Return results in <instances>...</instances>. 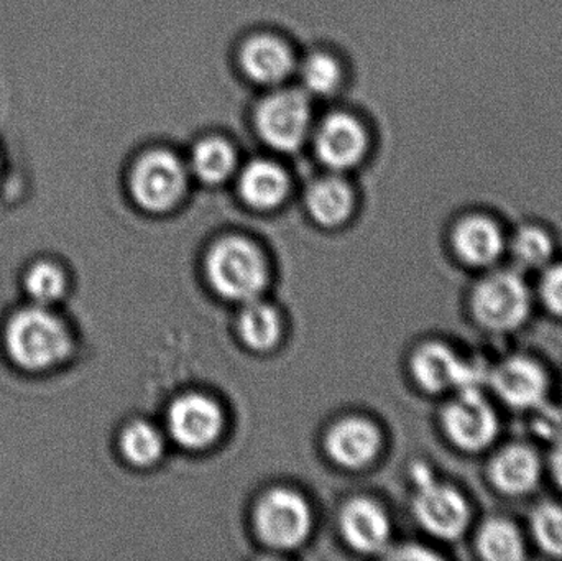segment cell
Listing matches in <instances>:
<instances>
[{"label":"cell","instance_id":"4fadbf2b","mask_svg":"<svg viewBox=\"0 0 562 561\" xmlns=\"http://www.w3.org/2000/svg\"><path fill=\"white\" fill-rule=\"evenodd\" d=\"M369 147L366 128L347 112H333L317 125L314 148L317 158L333 170L356 167Z\"/></svg>","mask_w":562,"mask_h":561},{"label":"cell","instance_id":"8992f818","mask_svg":"<svg viewBox=\"0 0 562 561\" xmlns=\"http://www.w3.org/2000/svg\"><path fill=\"white\" fill-rule=\"evenodd\" d=\"M413 513L419 526L442 542H458L474 526V506L461 487L436 480L435 474L415 484Z\"/></svg>","mask_w":562,"mask_h":561},{"label":"cell","instance_id":"4316f807","mask_svg":"<svg viewBox=\"0 0 562 561\" xmlns=\"http://www.w3.org/2000/svg\"><path fill=\"white\" fill-rule=\"evenodd\" d=\"M301 81L310 94L327 96L339 88L342 69L334 56L327 53H313L301 65Z\"/></svg>","mask_w":562,"mask_h":561},{"label":"cell","instance_id":"e0dca14e","mask_svg":"<svg viewBox=\"0 0 562 561\" xmlns=\"http://www.w3.org/2000/svg\"><path fill=\"white\" fill-rule=\"evenodd\" d=\"M558 250L557 234L544 224L528 221L508 233L507 257L521 272H540L558 259Z\"/></svg>","mask_w":562,"mask_h":561},{"label":"cell","instance_id":"5bb4252c","mask_svg":"<svg viewBox=\"0 0 562 561\" xmlns=\"http://www.w3.org/2000/svg\"><path fill=\"white\" fill-rule=\"evenodd\" d=\"M223 424V412L216 402L204 395L178 399L168 414L171 435L187 448H204L213 444L220 437Z\"/></svg>","mask_w":562,"mask_h":561},{"label":"cell","instance_id":"7402d4cb","mask_svg":"<svg viewBox=\"0 0 562 561\" xmlns=\"http://www.w3.org/2000/svg\"><path fill=\"white\" fill-rule=\"evenodd\" d=\"M530 546L550 559L562 560V497L540 501L528 516Z\"/></svg>","mask_w":562,"mask_h":561},{"label":"cell","instance_id":"d6986e66","mask_svg":"<svg viewBox=\"0 0 562 561\" xmlns=\"http://www.w3.org/2000/svg\"><path fill=\"white\" fill-rule=\"evenodd\" d=\"M344 537L353 549L375 552L390 537V524L383 510L367 500L347 504L340 517Z\"/></svg>","mask_w":562,"mask_h":561},{"label":"cell","instance_id":"9a60e30c","mask_svg":"<svg viewBox=\"0 0 562 561\" xmlns=\"http://www.w3.org/2000/svg\"><path fill=\"white\" fill-rule=\"evenodd\" d=\"M472 549L484 561H524L530 556L527 529L517 520L502 514H492L475 520Z\"/></svg>","mask_w":562,"mask_h":561},{"label":"cell","instance_id":"9c48e42d","mask_svg":"<svg viewBox=\"0 0 562 561\" xmlns=\"http://www.w3.org/2000/svg\"><path fill=\"white\" fill-rule=\"evenodd\" d=\"M257 131L266 144L280 152H294L310 137L313 109L306 92L280 89L263 98L256 112Z\"/></svg>","mask_w":562,"mask_h":561},{"label":"cell","instance_id":"8fae6325","mask_svg":"<svg viewBox=\"0 0 562 561\" xmlns=\"http://www.w3.org/2000/svg\"><path fill=\"white\" fill-rule=\"evenodd\" d=\"M187 183V168L170 150H151L142 155L131 178L135 201L154 213L173 207L183 197Z\"/></svg>","mask_w":562,"mask_h":561},{"label":"cell","instance_id":"4dcf8cb0","mask_svg":"<svg viewBox=\"0 0 562 561\" xmlns=\"http://www.w3.org/2000/svg\"><path fill=\"white\" fill-rule=\"evenodd\" d=\"M0 168H2V161H0Z\"/></svg>","mask_w":562,"mask_h":561},{"label":"cell","instance_id":"2e32d148","mask_svg":"<svg viewBox=\"0 0 562 561\" xmlns=\"http://www.w3.org/2000/svg\"><path fill=\"white\" fill-rule=\"evenodd\" d=\"M240 66L252 81L276 86L293 72L294 55L279 36L263 33L244 43Z\"/></svg>","mask_w":562,"mask_h":561},{"label":"cell","instance_id":"3957f363","mask_svg":"<svg viewBox=\"0 0 562 561\" xmlns=\"http://www.w3.org/2000/svg\"><path fill=\"white\" fill-rule=\"evenodd\" d=\"M439 420L446 440L465 457L487 455L501 440V414L487 389L452 392Z\"/></svg>","mask_w":562,"mask_h":561},{"label":"cell","instance_id":"277c9868","mask_svg":"<svg viewBox=\"0 0 562 561\" xmlns=\"http://www.w3.org/2000/svg\"><path fill=\"white\" fill-rule=\"evenodd\" d=\"M485 389L504 407L528 414L550 401L553 379L548 366L537 356L510 352L491 364Z\"/></svg>","mask_w":562,"mask_h":561},{"label":"cell","instance_id":"ba28073f","mask_svg":"<svg viewBox=\"0 0 562 561\" xmlns=\"http://www.w3.org/2000/svg\"><path fill=\"white\" fill-rule=\"evenodd\" d=\"M207 272L214 289L233 300L257 299L267 282L262 254L249 240L229 237L211 250Z\"/></svg>","mask_w":562,"mask_h":561},{"label":"cell","instance_id":"7c38bea8","mask_svg":"<svg viewBox=\"0 0 562 561\" xmlns=\"http://www.w3.org/2000/svg\"><path fill=\"white\" fill-rule=\"evenodd\" d=\"M257 527L270 546L291 549L306 539L311 527L307 504L288 490H276L260 501Z\"/></svg>","mask_w":562,"mask_h":561},{"label":"cell","instance_id":"52a82bcc","mask_svg":"<svg viewBox=\"0 0 562 561\" xmlns=\"http://www.w3.org/2000/svg\"><path fill=\"white\" fill-rule=\"evenodd\" d=\"M488 368L479 358L461 355L441 341H429L415 352L412 371L416 382L429 394H448L462 389H485Z\"/></svg>","mask_w":562,"mask_h":561},{"label":"cell","instance_id":"484cf974","mask_svg":"<svg viewBox=\"0 0 562 561\" xmlns=\"http://www.w3.org/2000/svg\"><path fill=\"white\" fill-rule=\"evenodd\" d=\"M122 453L125 455L131 463L137 467H148L154 464L164 451V440L157 428L151 427L145 422H135L128 425L122 434L121 440Z\"/></svg>","mask_w":562,"mask_h":561},{"label":"cell","instance_id":"d4e9b609","mask_svg":"<svg viewBox=\"0 0 562 561\" xmlns=\"http://www.w3.org/2000/svg\"><path fill=\"white\" fill-rule=\"evenodd\" d=\"M240 335L250 348L266 351L273 348L280 338L279 313L273 306L259 300H249L239 322Z\"/></svg>","mask_w":562,"mask_h":561},{"label":"cell","instance_id":"30bf717a","mask_svg":"<svg viewBox=\"0 0 562 561\" xmlns=\"http://www.w3.org/2000/svg\"><path fill=\"white\" fill-rule=\"evenodd\" d=\"M449 243L462 267L481 273L502 266L507 257L508 233L497 217L474 211L456 221Z\"/></svg>","mask_w":562,"mask_h":561},{"label":"cell","instance_id":"ffe728a7","mask_svg":"<svg viewBox=\"0 0 562 561\" xmlns=\"http://www.w3.org/2000/svg\"><path fill=\"white\" fill-rule=\"evenodd\" d=\"M239 188L250 206L269 210L284 200L290 180L276 161L254 160L240 173Z\"/></svg>","mask_w":562,"mask_h":561},{"label":"cell","instance_id":"1f68e13d","mask_svg":"<svg viewBox=\"0 0 562 561\" xmlns=\"http://www.w3.org/2000/svg\"><path fill=\"white\" fill-rule=\"evenodd\" d=\"M561 394H562V381H561Z\"/></svg>","mask_w":562,"mask_h":561},{"label":"cell","instance_id":"7a4b0ae2","mask_svg":"<svg viewBox=\"0 0 562 561\" xmlns=\"http://www.w3.org/2000/svg\"><path fill=\"white\" fill-rule=\"evenodd\" d=\"M3 346L16 368L45 372L69 358L72 336L52 306L32 303L10 316L3 328Z\"/></svg>","mask_w":562,"mask_h":561},{"label":"cell","instance_id":"83f0119b","mask_svg":"<svg viewBox=\"0 0 562 561\" xmlns=\"http://www.w3.org/2000/svg\"><path fill=\"white\" fill-rule=\"evenodd\" d=\"M533 290L535 300L544 313L562 322V259L560 257L538 272V282Z\"/></svg>","mask_w":562,"mask_h":561},{"label":"cell","instance_id":"44dd1931","mask_svg":"<svg viewBox=\"0 0 562 561\" xmlns=\"http://www.w3.org/2000/svg\"><path fill=\"white\" fill-rule=\"evenodd\" d=\"M307 207L317 223L336 226L347 220L353 207L349 184L337 177L321 178L307 190Z\"/></svg>","mask_w":562,"mask_h":561},{"label":"cell","instance_id":"ac0fdd59","mask_svg":"<svg viewBox=\"0 0 562 561\" xmlns=\"http://www.w3.org/2000/svg\"><path fill=\"white\" fill-rule=\"evenodd\" d=\"M380 448V435L362 418H347L330 430L327 450L333 460L347 468L366 467Z\"/></svg>","mask_w":562,"mask_h":561},{"label":"cell","instance_id":"603a6c76","mask_svg":"<svg viewBox=\"0 0 562 561\" xmlns=\"http://www.w3.org/2000/svg\"><path fill=\"white\" fill-rule=\"evenodd\" d=\"M236 167V150L224 138H203L191 152V170L204 183L216 184L227 180Z\"/></svg>","mask_w":562,"mask_h":561},{"label":"cell","instance_id":"f546056e","mask_svg":"<svg viewBox=\"0 0 562 561\" xmlns=\"http://www.w3.org/2000/svg\"><path fill=\"white\" fill-rule=\"evenodd\" d=\"M547 474L562 497V437L550 447L547 457Z\"/></svg>","mask_w":562,"mask_h":561},{"label":"cell","instance_id":"f1b7e54d","mask_svg":"<svg viewBox=\"0 0 562 561\" xmlns=\"http://www.w3.org/2000/svg\"><path fill=\"white\" fill-rule=\"evenodd\" d=\"M528 427L533 435L535 444H544L548 447L562 437V407L544 402L540 407L528 412Z\"/></svg>","mask_w":562,"mask_h":561},{"label":"cell","instance_id":"5b68a950","mask_svg":"<svg viewBox=\"0 0 562 561\" xmlns=\"http://www.w3.org/2000/svg\"><path fill=\"white\" fill-rule=\"evenodd\" d=\"M485 457V483L504 500H528L547 478V458L535 441L497 444Z\"/></svg>","mask_w":562,"mask_h":561},{"label":"cell","instance_id":"cb8c5ba5","mask_svg":"<svg viewBox=\"0 0 562 561\" xmlns=\"http://www.w3.org/2000/svg\"><path fill=\"white\" fill-rule=\"evenodd\" d=\"M23 289L35 305L53 306L65 296L68 277L59 263L53 260H36L23 277Z\"/></svg>","mask_w":562,"mask_h":561},{"label":"cell","instance_id":"6da1fadb","mask_svg":"<svg viewBox=\"0 0 562 561\" xmlns=\"http://www.w3.org/2000/svg\"><path fill=\"white\" fill-rule=\"evenodd\" d=\"M537 300L525 272L494 267L477 273L468 293V312L479 332L505 338L521 332L533 316Z\"/></svg>","mask_w":562,"mask_h":561}]
</instances>
